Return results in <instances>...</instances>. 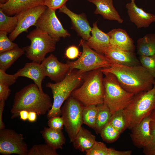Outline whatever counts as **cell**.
<instances>
[{
  "instance_id": "cell-1",
  "label": "cell",
  "mask_w": 155,
  "mask_h": 155,
  "mask_svg": "<svg viewBox=\"0 0 155 155\" xmlns=\"http://www.w3.org/2000/svg\"><path fill=\"white\" fill-rule=\"evenodd\" d=\"M101 70L113 74L125 90L134 95L151 89L155 82V78L141 65L129 66L112 63L110 67Z\"/></svg>"
},
{
  "instance_id": "cell-2",
  "label": "cell",
  "mask_w": 155,
  "mask_h": 155,
  "mask_svg": "<svg viewBox=\"0 0 155 155\" xmlns=\"http://www.w3.org/2000/svg\"><path fill=\"white\" fill-rule=\"evenodd\" d=\"M51 98L47 94L42 92L36 85L30 84L16 92L11 110V118L19 116L20 111L25 110L36 112L37 115H44L51 108Z\"/></svg>"
},
{
  "instance_id": "cell-3",
  "label": "cell",
  "mask_w": 155,
  "mask_h": 155,
  "mask_svg": "<svg viewBox=\"0 0 155 155\" xmlns=\"http://www.w3.org/2000/svg\"><path fill=\"white\" fill-rule=\"evenodd\" d=\"M87 72L76 69L70 70L61 81L46 84V87L51 89L53 98L52 106L47 115L48 119L60 116L63 102L82 83Z\"/></svg>"
},
{
  "instance_id": "cell-4",
  "label": "cell",
  "mask_w": 155,
  "mask_h": 155,
  "mask_svg": "<svg viewBox=\"0 0 155 155\" xmlns=\"http://www.w3.org/2000/svg\"><path fill=\"white\" fill-rule=\"evenodd\" d=\"M101 69L98 68L87 72L82 85L71 94L84 106L104 103L105 89Z\"/></svg>"
},
{
  "instance_id": "cell-5",
  "label": "cell",
  "mask_w": 155,
  "mask_h": 155,
  "mask_svg": "<svg viewBox=\"0 0 155 155\" xmlns=\"http://www.w3.org/2000/svg\"><path fill=\"white\" fill-rule=\"evenodd\" d=\"M155 110V82L153 88L134 95L129 105L123 110L127 129H131Z\"/></svg>"
},
{
  "instance_id": "cell-6",
  "label": "cell",
  "mask_w": 155,
  "mask_h": 155,
  "mask_svg": "<svg viewBox=\"0 0 155 155\" xmlns=\"http://www.w3.org/2000/svg\"><path fill=\"white\" fill-rule=\"evenodd\" d=\"M102 72L105 75L103 80L105 89L103 104L113 114L118 110L124 109L131 102L134 94L125 90L113 74Z\"/></svg>"
},
{
  "instance_id": "cell-7",
  "label": "cell",
  "mask_w": 155,
  "mask_h": 155,
  "mask_svg": "<svg viewBox=\"0 0 155 155\" xmlns=\"http://www.w3.org/2000/svg\"><path fill=\"white\" fill-rule=\"evenodd\" d=\"M30 44L23 48L26 57L32 61L41 63L46 54L54 51L57 42L47 33L37 28L26 36Z\"/></svg>"
},
{
  "instance_id": "cell-8",
  "label": "cell",
  "mask_w": 155,
  "mask_h": 155,
  "mask_svg": "<svg viewBox=\"0 0 155 155\" xmlns=\"http://www.w3.org/2000/svg\"><path fill=\"white\" fill-rule=\"evenodd\" d=\"M66 100L61 108V115L70 142L72 143L83 124L82 113L84 106L80 102L71 96Z\"/></svg>"
},
{
  "instance_id": "cell-9",
  "label": "cell",
  "mask_w": 155,
  "mask_h": 155,
  "mask_svg": "<svg viewBox=\"0 0 155 155\" xmlns=\"http://www.w3.org/2000/svg\"><path fill=\"white\" fill-rule=\"evenodd\" d=\"M80 45L82 48V52L80 57L76 61L68 62L70 69H76L84 72H88L99 68L110 67L112 63L104 55L92 49L82 39Z\"/></svg>"
},
{
  "instance_id": "cell-10",
  "label": "cell",
  "mask_w": 155,
  "mask_h": 155,
  "mask_svg": "<svg viewBox=\"0 0 155 155\" xmlns=\"http://www.w3.org/2000/svg\"><path fill=\"white\" fill-rule=\"evenodd\" d=\"M56 10L47 7L37 20L36 28L49 35L56 42L61 38L70 36L68 31L63 27L55 13Z\"/></svg>"
},
{
  "instance_id": "cell-11",
  "label": "cell",
  "mask_w": 155,
  "mask_h": 155,
  "mask_svg": "<svg viewBox=\"0 0 155 155\" xmlns=\"http://www.w3.org/2000/svg\"><path fill=\"white\" fill-rule=\"evenodd\" d=\"M27 145L22 134L14 130L3 128L0 130V153L4 155L16 154L27 155Z\"/></svg>"
},
{
  "instance_id": "cell-12",
  "label": "cell",
  "mask_w": 155,
  "mask_h": 155,
  "mask_svg": "<svg viewBox=\"0 0 155 155\" xmlns=\"http://www.w3.org/2000/svg\"><path fill=\"white\" fill-rule=\"evenodd\" d=\"M47 8L44 5H40L22 10L15 15L18 19V25L15 30L10 34L9 38L13 41L21 33L27 32L30 27L35 26L39 17Z\"/></svg>"
},
{
  "instance_id": "cell-13",
  "label": "cell",
  "mask_w": 155,
  "mask_h": 155,
  "mask_svg": "<svg viewBox=\"0 0 155 155\" xmlns=\"http://www.w3.org/2000/svg\"><path fill=\"white\" fill-rule=\"evenodd\" d=\"M40 64L45 76H48L55 83L63 80L70 70L68 63L60 62L52 54L45 58Z\"/></svg>"
},
{
  "instance_id": "cell-14",
  "label": "cell",
  "mask_w": 155,
  "mask_h": 155,
  "mask_svg": "<svg viewBox=\"0 0 155 155\" xmlns=\"http://www.w3.org/2000/svg\"><path fill=\"white\" fill-rule=\"evenodd\" d=\"M59 12L66 14L70 18L72 24L71 28L76 32L78 35L85 41H87L91 37L90 32L92 28L87 19L86 14L83 13L77 14L71 11L66 4L59 9Z\"/></svg>"
},
{
  "instance_id": "cell-15",
  "label": "cell",
  "mask_w": 155,
  "mask_h": 155,
  "mask_svg": "<svg viewBox=\"0 0 155 155\" xmlns=\"http://www.w3.org/2000/svg\"><path fill=\"white\" fill-rule=\"evenodd\" d=\"M150 121L149 116H147L131 129L130 136L131 140L134 146L137 148H143L151 141Z\"/></svg>"
},
{
  "instance_id": "cell-16",
  "label": "cell",
  "mask_w": 155,
  "mask_h": 155,
  "mask_svg": "<svg viewBox=\"0 0 155 155\" xmlns=\"http://www.w3.org/2000/svg\"><path fill=\"white\" fill-rule=\"evenodd\" d=\"M104 55L112 63L129 66L141 65L133 51L122 50L110 46Z\"/></svg>"
},
{
  "instance_id": "cell-17",
  "label": "cell",
  "mask_w": 155,
  "mask_h": 155,
  "mask_svg": "<svg viewBox=\"0 0 155 155\" xmlns=\"http://www.w3.org/2000/svg\"><path fill=\"white\" fill-rule=\"evenodd\" d=\"M125 7L130 20L137 28L148 27L152 23L155 22V15L146 12L139 7L135 1L127 3Z\"/></svg>"
},
{
  "instance_id": "cell-18",
  "label": "cell",
  "mask_w": 155,
  "mask_h": 155,
  "mask_svg": "<svg viewBox=\"0 0 155 155\" xmlns=\"http://www.w3.org/2000/svg\"><path fill=\"white\" fill-rule=\"evenodd\" d=\"M14 75L16 79L19 77H23L31 79L37 85L40 91L44 92L42 82L46 76L40 63L34 61L26 63L23 68L20 69Z\"/></svg>"
},
{
  "instance_id": "cell-19",
  "label": "cell",
  "mask_w": 155,
  "mask_h": 155,
  "mask_svg": "<svg viewBox=\"0 0 155 155\" xmlns=\"http://www.w3.org/2000/svg\"><path fill=\"white\" fill-rule=\"evenodd\" d=\"M91 32L92 36L86 41V43L97 52L104 55L106 49L110 46L109 36L98 28L97 22L93 24Z\"/></svg>"
},
{
  "instance_id": "cell-20",
  "label": "cell",
  "mask_w": 155,
  "mask_h": 155,
  "mask_svg": "<svg viewBox=\"0 0 155 155\" xmlns=\"http://www.w3.org/2000/svg\"><path fill=\"white\" fill-rule=\"evenodd\" d=\"M107 34L110 38V46L119 49L134 52L135 47L133 40L124 29H114Z\"/></svg>"
},
{
  "instance_id": "cell-21",
  "label": "cell",
  "mask_w": 155,
  "mask_h": 155,
  "mask_svg": "<svg viewBox=\"0 0 155 155\" xmlns=\"http://www.w3.org/2000/svg\"><path fill=\"white\" fill-rule=\"evenodd\" d=\"M96 7L94 13L100 14L104 19L122 23L123 20L114 7L113 0H87Z\"/></svg>"
},
{
  "instance_id": "cell-22",
  "label": "cell",
  "mask_w": 155,
  "mask_h": 155,
  "mask_svg": "<svg viewBox=\"0 0 155 155\" xmlns=\"http://www.w3.org/2000/svg\"><path fill=\"white\" fill-rule=\"evenodd\" d=\"M39 5L36 0H9L4 4H0V8L5 14L10 16Z\"/></svg>"
},
{
  "instance_id": "cell-23",
  "label": "cell",
  "mask_w": 155,
  "mask_h": 155,
  "mask_svg": "<svg viewBox=\"0 0 155 155\" xmlns=\"http://www.w3.org/2000/svg\"><path fill=\"white\" fill-rule=\"evenodd\" d=\"M96 141L95 135L82 126L72 143L75 149L86 152L92 147Z\"/></svg>"
},
{
  "instance_id": "cell-24",
  "label": "cell",
  "mask_w": 155,
  "mask_h": 155,
  "mask_svg": "<svg viewBox=\"0 0 155 155\" xmlns=\"http://www.w3.org/2000/svg\"><path fill=\"white\" fill-rule=\"evenodd\" d=\"M40 132L46 144L56 149H62L66 139L62 131L44 127Z\"/></svg>"
},
{
  "instance_id": "cell-25",
  "label": "cell",
  "mask_w": 155,
  "mask_h": 155,
  "mask_svg": "<svg viewBox=\"0 0 155 155\" xmlns=\"http://www.w3.org/2000/svg\"><path fill=\"white\" fill-rule=\"evenodd\" d=\"M136 48L140 56L155 55V34H148L138 39Z\"/></svg>"
},
{
  "instance_id": "cell-26",
  "label": "cell",
  "mask_w": 155,
  "mask_h": 155,
  "mask_svg": "<svg viewBox=\"0 0 155 155\" xmlns=\"http://www.w3.org/2000/svg\"><path fill=\"white\" fill-rule=\"evenodd\" d=\"M25 53L22 48L17 47L0 53V69L5 71L20 57Z\"/></svg>"
},
{
  "instance_id": "cell-27",
  "label": "cell",
  "mask_w": 155,
  "mask_h": 155,
  "mask_svg": "<svg viewBox=\"0 0 155 155\" xmlns=\"http://www.w3.org/2000/svg\"><path fill=\"white\" fill-rule=\"evenodd\" d=\"M97 113L94 130L97 134H100L102 129L108 123L113 114L109 108L103 104L98 105Z\"/></svg>"
},
{
  "instance_id": "cell-28",
  "label": "cell",
  "mask_w": 155,
  "mask_h": 155,
  "mask_svg": "<svg viewBox=\"0 0 155 155\" xmlns=\"http://www.w3.org/2000/svg\"><path fill=\"white\" fill-rule=\"evenodd\" d=\"M98 110V105L92 104L84 106L82 113L83 124L94 129Z\"/></svg>"
},
{
  "instance_id": "cell-29",
  "label": "cell",
  "mask_w": 155,
  "mask_h": 155,
  "mask_svg": "<svg viewBox=\"0 0 155 155\" xmlns=\"http://www.w3.org/2000/svg\"><path fill=\"white\" fill-rule=\"evenodd\" d=\"M18 23V19L16 16H8L0 8V30L10 34L15 30Z\"/></svg>"
},
{
  "instance_id": "cell-30",
  "label": "cell",
  "mask_w": 155,
  "mask_h": 155,
  "mask_svg": "<svg viewBox=\"0 0 155 155\" xmlns=\"http://www.w3.org/2000/svg\"><path fill=\"white\" fill-rule=\"evenodd\" d=\"M100 134L103 141L110 143L116 141L121 133L109 122L102 129Z\"/></svg>"
},
{
  "instance_id": "cell-31",
  "label": "cell",
  "mask_w": 155,
  "mask_h": 155,
  "mask_svg": "<svg viewBox=\"0 0 155 155\" xmlns=\"http://www.w3.org/2000/svg\"><path fill=\"white\" fill-rule=\"evenodd\" d=\"M120 133L126 129V123L123 110H118L112 114L109 122Z\"/></svg>"
},
{
  "instance_id": "cell-32",
  "label": "cell",
  "mask_w": 155,
  "mask_h": 155,
  "mask_svg": "<svg viewBox=\"0 0 155 155\" xmlns=\"http://www.w3.org/2000/svg\"><path fill=\"white\" fill-rule=\"evenodd\" d=\"M56 149L47 144L34 145L28 150L27 155H59Z\"/></svg>"
},
{
  "instance_id": "cell-33",
  "label": "cell",
  "mask_w": 155,
  "mask_h": 155,
  "mask_svg": "<svg viewBox=\"0 0 155 155\" xmlns=\"http://www.w3.org/2000/svg\"><path fill=\"white\" fill-rule=\"evenodd\" d=\"M6 32L0 30V53L13 49L18 46L12 42L7 35Z\"/></svg>"
},
{
  "instance_id": "cell-34",
  "label": "cell",
  "mask_w": 155,
  "mask_h": 155,
  "mask_svg": "<svg viewBox=\"0 0 155 155\" xmlns=\"http://www.w3.org/2000/svg\"><path fill=\"white\" fill-rule=\"evenodd\" d=\"M141 65L155 78V55L140 56Z\"/></svg>"
},
{
  "instance_id": "cell-35",
  "label": "cell",
  "mask_w": 155,
  "mask_h": 155,
  "mask_svg": "<svg viewBox=\"0 0 155 155\" xmlns=\"http://www.w3.org/2000/svg\"><path fill=\"white\" fill-rule=\"evenodd\" d=\"M109 148L101 142L96 141L92 147L86 152V155H108Z\"/></svg>"
},
{
  "instance_id": "cell-36",
  "label": "cell",
  "mask_w": 155,
  "mask_h": 155,
  "mask_svg": "<svg viewBox=\"0 0 155 155\" xmlns=\"http://www.w3.org/2000/svg\"><path fill=\"white\" fill-rule=\"evenodd\" d=\"M48 119V125L49 127L59 131L63 129L64 123L62 117L56 116Z\"/></svg>"
},
{
  "instance_id": "cell-37",
  "label": "cell",
  "mask_w": 155,
  "mask_h": 155,
  "mask_svg": "<svg viewBox=\"0 0 155 155\" xmlns=\"http://www.w3.org/2000/svg\"><path fill=\"white\" fill-rule=\"evenodd\" d=\"M16 79L14 74H8L0 69V84L9 86L15 83Z\"/></svg>"
},
{
  "instance_id": "cell-38",
  "label": "cell",
  "mask_w": 155,
  "mask_h": 155,
  "mask_svg": "<svg viewBox=\"0 0 155 155\" xmlns=\"http://www.w3.org/2000/svg\"><path fill=\"white\" fill-rule=\"evenodd\" d=\"M152 139L149 144L143 148V152L146 155L155 154V129L150 130Z\"/></svg>"
},
{
  "instance_id": "cell-39",
  "label": "cell",
  "mask_w": 155,
  "mask_h": 155,
  "mask_svg": "<svg viewBox=\"0 0 155 155\" xmlns=\"http://www.w3.org/2000/svg\"><path fill=\"white\" fill-rule=\"evenodd\" d=\"M69 0H45L44 5L53 9H59Z\"/></svg>"
},
{
  "instance_id": "cell-40",
  "label": "cell",
  "mask_w": 155,
  "mask_h": 155,
  "mask_svg": "<svg viewBox=\"0 0 155 155\" xmlns=\"http://www.w3.org/2000/svg\"><path fill=\"white\" fill-rule=\"evenodd\" d=\"M80 53L78 47L72 45L69 47L66 50L65 55L68 59H73L80 55Z\"/></svg>"
},
{
  "instance_id": "cell-41",
  "label": "cell",
  "mask_w": 155,
  "mask_h": 155,
  "mask_svg": "<svg viewBox=\"0 0 155 155\" xmlns=\"http://www.w3.org/2000/svg\"><path fill=\"white\" fill-rule=\"evenodd\" d=\"M11 92L9 86L0 84V100H7Z\"/></svg>"
},
{
  "instance_id": "cell-42",
  "label": "cell",
  "mask_w": 155,
  "mask_h": 155,
  "mask_svg": "<svg viewBox=\"0 0 155 155\" xmlns=\"http://www.w3.org/2000/svg\"><path fill=\"white\" fill-rule=\"evenodd\" d=\"M132 152L130 150L121 151L109 148L108 155H130Z\"/></svg>"
},
{
  "instance_id": "cell-43",
  "label": "cell",
  "mask_w": 155,
  "mask_h": 155,
  "mask_svg": "<svg viewBox=\"0 0 155 155\" xmlns=\"http://www.w3.org/2000/svg\"><path fill=\"white\" fill-rule=\"evenodd\" d=\"M5 101L0 100V130L5 128V124L2 120L3 113L4 110Z\"/></svg>"
},
{
  "instance_id": "cell-44",
  "label": "cell",
  "mask_w": 155,
  "mask_h": 155,
  "mask_svg": "<svg viewBox=\"0 0 155 155\" xmlns=\"http://www.w3.org/2000/svg\"><path fill=\"white\" fill-rule=\"evenodd\" d=\"M151 119L150 125V130L155 129V110L152 111L149 115Z\"/></svg>"
},
{
  "instance_id": "cell-45",
  "label": "cell",
  "mask_w": 155,
  "mask_h": 155,
  "mask_svg": "<svg viewBox=\"0 0 155 155\" xmlns=\"http://www.w3.org/2000/svg\"><path fill=\"white\" fill-rule=\"evenodd\" d=\"M37 113L34 111L29 112L28 120L30 122L35 121L37 119Z\"/></svg>"
},
{
  "instance_id": "cell-46",
  "label": "cell",
  "mask_w": 155,
  "mask_h": 155,
  "mask_svg": "<svg viewBox=\"0 0 155 155\" xmlns=\"http://www.w3.org/2000/svg\"><path fill=\"white\" fill-rule=\"evenodd\" d=\"M29 112L27 111L23 110L20 111L19 116L20 119L23 121H25L28 119Z\"/></svg>"
},
{
  "instance_id": "cell-47",
  "label": "cell",
  "mask_w": 155,
  "mask_h": 155,
  "mask_svg": "<svg viewBox=\"0 0 155 155\" xmlns=\"http://www.w3.org/2000/svg\"><path fill=\"white\" fill-rule=\"evenodd\" d=\"M9 0H0V4H4Z\"/></svg>"
},
{
  "instance_id": "cell-48",
  "label": "cell",
  "mask_w": 155,
  "mask_h": 155,
  "mask_svg": "<svg viewBox=\"0 0 155 155\" xmlns=\"http://www.w3.org/2000/svg\"><path fill=\"white\" fill-rule=\"evenodd\" d=\"M131 0V1H135V0Z\"/></svg>"
},
{
  "instance_id": "cell-49",
  "label": "cell",
  "mask_w": 155,
  "mask_h": 155,
  "mask_svg": "<svg viewBox=\"0 0 155 155\" xmlns=\"http://www.w3.org/2000/svg\"></svg>"
}]
</instances>
